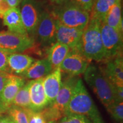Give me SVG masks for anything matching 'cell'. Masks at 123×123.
Masks as SVG:
<instances>
[{
	"label": "cell",
	"instance_id": "cell-4",
	"mask_svg": "<svg viewBox=\"0 0 123 123\" xmlns=\"http://www.w3.org/2000/svg\"><path fill=\"white\" fill-rule=\"evenodd\" d=\"M53 16L66 26L84 30L90 19V13L68 0L58 5Z\"/></svg>",
	"mask_w": 123,
	"mask_h": 123
},
{
	"label": "cell",
	"instance_id": "cell-5",
	"mask_svg": "<svg viewBox=\"0 0 123 123\" xmlns=\"http://www.w3.org/2000/svg\"><path fill=\"white\" fill-rule=\"evenodd\" d=\"M100 34L105 52V59L114 57L122 53L123 33L101 22Z\"/></svg>",
	"mask_w": 123,
	"mask_h": 123
},
{
	"label": "cell",
	"instance_id": "cell-25",
	"mask_svg": "<svg viewBox=\"0 0 123 123\" xmlns=\"http://www.w3.org/2000/svg\"><path fill=\"white\" fill-rule=\"evenodd\" d=\"M57 123H92L90 120L82 115H65Z\"/></svg>",
	"mask_w": 123,
	"mask_h": 123
},
{
	"label": "cell",
	"instance_id": "cell-1",
	"mask_svg": "<svg viewBox=\"0 0 123 123\" xmlns=\"http://www.w3.org/2000/svg\"><path fill=\"white\" fill-rule=\"evenodd\" d=\"M82 115L92 123H105L80 78H78L73 96L64 111V116Z\"/></svg>",
	"mask_w": 123,
	"mask_h": 123
},
{
	"label": "cell",
	"instance_id": "cell-12",
	"mask_svg": "<svg viewBox=\"0 0 123 123\" xmlns=\"http://www.w3.org/2000/svg\"><path fill=\"white\" fill-rule=\"evenodd\" d=\"M55 24L56 42L67 46L70 50L76 49L80 41L83 30L66 26L56 19Z\"/></svg>",
	"mask_w": 123,
	"mask_h": 123
},
{
	"label": "cell",
	"instance_id": "cell-16",
	"mask_svg": "<svg viewBox=\"0 0 123 123\" xmlns=\"http://www.w3.org/2000/svg\"><path fill=\"white\" fill-rule=\"evenodd\" d=\"M35 61L34 58L26 54H10L7 59L9 73L17 76L22 75Z\"/></svg>",
	"mask_w": 123,
	"mask_h": 123
},
{
	"label": "cell",
	"instance_id": "cell-13",
	"mask_svg": "<svg viewBox=\"0 0 123 123\" xmlns=\"http://www.w3.org/2000/svg\"><path fill=\"white\" fill-rule=\"evenodd\" d=\"M25 84V79L24 78L13 74L10 75L0 96V102L5 112L12 105L15 95Z\"/></svg>",
	"mask_w": 123,
	"mask_h": 123
},
{
	"label": "cell",
	"instance_id": "cell-35",
	"mask_svg": "<svg viewBox=\"0 0 123 123\" xmlns=\"http://www.w3.org/2000/svg\"><path fill=\"white\" fill-rule=\"evenodd\" d=\"M0 112H1V113H2V112H5V111L4 110V108H3L2 106V105H1V102H0Z\"/></svg>",
	"mask_w": 123,
	"mask_h": 123
},
{
	"label": "cell",
	"instance_id": "cell-36",
	"mask_svg": "<svg viewBox=\"0 0 123 123\" xmlns=\"http://www.w3.org/2000/svg\"><path fill=\"white\" fill-rule=\"evenodd\" d=\"M4 1V0H0V2H2V1Z\"/></svg>",
	"mask_w": 123,
	"mask_h": 123
},
{
	"label": "cell",
	"instance_id": "cell-31",
	"mask_svg": "<svg viewBox=\"0 0 123 123\" xmlns=\"http://www.w3.org/2000/svg\"><path fill=\"white\" fill-rule=\"evenodd\" d=\"M10 9L5 0L0 2V18H3L5 14Z\"/></svg>",
	"mask_w": 123,
	"mask_h": 123
},
{
	"label": "cell",
	"instance_id": "cell-9",
	"mask_svg": "<svg viewBox=\"0 0 123 123\" xmlns=\"http://www.w3.org/2000/svg\"><path fill=\"white\" fill-rule=\"evenodd\" d=\"M89 64L90 61L78 49H70L60 68L70 76H76L84 74Z\"/></svg>",
	"mask_w": 123,
	"mask_h": 123
},
{
	"label": "cell",
	"instance_id": "cell-29",
	"mask_svg": "<svg viewBox=\"0 0 123 123\" xmlns=\"http://www.w3.org/2000/svg\"><path fill=\"white\" fill-rule=\"evenodd\" d=\"M113 94H114V101L123 102V87L114 86Z\"/></svg>",
	"mask_w": 123,
	"mask_h": 123
},
{
	"label": "cell",
	"instance_id": "cell-26",
	"mask_svg": "<svg viewBox=\"0 0 123 123\" xmlns=\"http://www.w3.org/2000/svg\"><path fill=\"white\" fill-rule=\"evenodd\" d=\"M27 117L28 123H46L41 111L35 112L30 109H25Z\"/></svg>",
	"mask_w": 123,
	"mask_h": 123
},
{
	"label": "cell",
	"instance_id": "cell-20",
	"mask_svg": "<svg viewBox=\"0 0 123 123\" xmlns=\"http://www.w3.org/2000/svg\"><path fill=\"white\" fill-rule=\"evenodd\" d=\"M103 22L112 28L123 33L121 1L117 2L111 8L106 14Z\"/></svg>",
	"mask_w": 123,
	"mask_h": 123
},
{
	"label": "cell",
	"instance_id": "cell-8",
	"mask_svg": "<svg viewBox=\"0 0 123 123\" xmlns=\"http://www.w3.org/2000/svg\"><path fill=\"white\" fill-rule=\"evenodd\" d=\"M99 68L112 85L123 87V61L122 53L104 59Z\"/></svg>",
	"mask_w": 123,
	"mask_h": 123
},
{
	"label": "cell",
	"instance_id": "cell-18",
	"mask_svg": "<svg viewBox=\"0 0 123 123\" xmlns=\"http://www.w3.org/2000/svg\"><path fill=\"white\" fill-rule=\"evenodd\" d=\"M53 69L47 58L36 60L26 71L21 77L24 79L35 80L43 78L50 73Z\"/></svg>",
	"mask_w": 123,
	"mask_h": 123
},
{
	"label": "cell",
	"instance_id": "cell-28",
	"mask_svg": "<svg viewBox=\"0 0 123 123\" xmlns=\"http://www.w3.org/2000/svg\"><path fill=\"white\" fill-rule=\"evenodd\" d=\"M70 1L78 5L81 8L90 13L95 0H70Z\"/></svg>",
	"mask_w": 123,
	"mask_h": 123
},
{
	"label": "cell",
	"instance_id": "cell-37",
	"mask_svg": "<svg viewBox=\"0 0 123 123\" xmlns=\"http://www.w3.org/2000/svg\"><path fill=\"white\" fill-rule=\"evenodd\" d=\"M1 112H0V117H1Z\"/></svg>",
	"mask_w": 123,
	"mask_h": 123
},
{
	"label": "cell",
	"instance_id": "cell-17",
	"mask_svg": "<svg viewBox=\"0 0 123 123\" xmlns=\"http://www.w3.org/2000/svg\"><path fill=\"white\" fill-rule=\"evenodd\" d=\"M3 24L9 31L18 34L29 36L24 26L18 7L10 8L5 14L3 17Z\"/></svg>",
	"mask_w": 123,
	"mask_h": 123
},
{
	"label": "cell",
	"instance_id": "cell-10",
	"mask_svg": "<svg viewBox=\"0 0 123 123\" xmlns=\"http://www.w3.org/2000/svg\"><path fill=\"white\" fill-rule=\"evenodd\" d=\"M56 33L55 19L53 14L43 11L38 22L35 34L42 45L49 46L54 43Z\"/></svg>",
	"mask_w": 123,
	"mask_h": 123
},
{
	"label": "cell",
	"instance_id": "cell-14",
	"mask_svg": "<svg viewBox=\"0 0 123 123\" xmlns=\"http://www.w3.org/2000/svg\"><path fill=\"white\" fill-rule=\"evenodd\" d=\"M43 78H40L29 81L30 110L35 112L41 111L49 105L43 85Z\"/></svg>",
	"mask_w": 123,
	"mask_h": 123
},
{
	"label": "cell",
	"instance_id": "cell-30",
	"mask_svg": "<svg viewBox=\"0 0 123 123\" xmlns=\"http://www.w3.org/2000/svg\"><path fill=\"white\" fill-rule=\"evenodd\" d=\"M11 74L5 71H0V96L2 93L4 86Z\"/></svg>",
	"mask_w": 123,
	"mask_h": 123
},
{
	"label": "cell",
	"instance_id": "cell-15",
	"mask_svg": "<svg viewBox=\"0 0 123 123\" xmlns=\"http://www.w3.org/2000/svg\"><path fill=\"white\" fill-rule=\"evenodd\" d=\"M62 71L58 68L43 78V85L49 105L54 101L62 84Z\"/></svg>",
	"mask_w": 123,
	"mask_h": 123
},
{
	"label": "cell",
	"instance_id": "cell-38",
	"mask_svg": "<svg viewBox=\"0 0 123 123\" xmlns=\"http://www.w3.org/2000/svg\"><path fill=\"white\" fill-rule=\"evenodd\" d=\"M13 123H14V122H13Z\"/></svg>",
	"mask_w": 123,
	"mask_h": 123
},
{
	"label": "cell",
	"instance_id": "cell-6",
	"mask_svg": "<svg viewBox=\"0 0 123 123\" xmlns=\"http://www.w3.org/2000/svg\"><path fill=\"white\" fill-rule=\"evenodd\" d=\"M30 37L7 31L0 32V49L10 53L23 52L33 46Z\"/></svg>",
	"mask_w": 123,
	"mask_h": 123
},
{
	"label": "cell",
	"instance_id": "cell-7",
	"mask_svg": "<svg viewBox=\"0 0 123 123\" xmlns=\"http://www.w3.org/2000/svg\"><path fill=\"white\" fill-rule=\"evenodd\" d=\"M21 18L28 35L35 34L42 10L35 0H24L19 9Z\"/></svg>",
	"mask_w": 123,
	"mask_h": 123
},
{
	"label": "cell",
	"instance_id": "cell-11",
	"mask_svg": "<svg viewBox=\"0 0 123 123\" xmlns=\"http://www.w3.org/2000/svg\"><path fill=\"white\" fill-rule=\"evenodd\" d=\"M78 79L76 76H70L63 81L54 101L49 105L59 111L63 116L64 111L73 96Z\"/></svg>",
	"mask_w": 123,
	"mask_h": 123
},
{
	"label": "cell",
	"instance_id": "cell-33",
	"mask_svg": "<svg viewBox=\"0 0 123 123\" xmlns=\"http://www.w3.org/2000/svg\"><path fill=\"white\" fill-rule=\"evenodd\" d=\"M0 123H13V121L9 116H4L0 118Z\"/></svg>",
	"mask_w": 123,
	"mask_h": 123
},
{
	"label": "cell",
	"instance_id": "cell-27",
	"mask_svg": "<svg viewBox=\"0 0 123 123\" xmlns=\"http://www.w3.org/2000/svg\"><path fill=\"white\" fill-rule=\"evenodd\" d=\"M10 54L12 53L0 49V71H5L9 73L7 59Z\"/></svg>",
	"mask_w": 123,
	"mask_h": 123
},
{
	"label": "cell",
	"instance_id": "cell-19",
	"mask_svg": "<svg viewBox=\"0 0 123 123\" xmlns=\"http://www.w3.org/2000/svg\"><path fill=\"white\" fill-rule=\"evenodd\" d=\"M70 49L67 46L56 42L53 43L48 51L49 62L53 70L60 68L62 63L68 54Z\"/></svg>",
	"mask_w": 123,
	"mask_h": 123
},
{
	"label": "cell",
	"instance_id": "cell-22",
	"mask_svg": "<svg viewBox=\"0 0 123 123\" xmlns=\"http://www.w3.org/2000/svg\"><path fill=\"white\" fill-rule=\"evenodd\" d=\"M29 81L25 84L20 90L14 99L12 105L22 108L24 109H30L31 101L29 92Z\"/></svg>",
	"mask_w": 123,
	"mask_h": 123
},
{
	"label": "cell",
	"instance_id": "cell-24",
	"mask_svg": "<svg viewBox=\"0 0 123 123\" xmlns=\"http://www.w3.org/2000/svg\"><path fill=\"white\" fill-rule=\"evenodd\" d=\"M107 111L111 115L115 121L122 123L123 121V102L113 101L106 107Z\"/></svg>",
	"mask_w": 123,
	"mask_h": 123
},
{
	"label": "cell",
	"instance_id": "cell-2",
	"mask_svg": "<svg viewBox=\"0 0 123 123\" xmlns=\"http://www.w3.org/2000/svg\"><path fill=\"white\" fill-rule=\"evenodd\" d=\"M101 23L98 19L90 18L76 48L90 62H101L105 59L100 34Z\"/></svg>",
	"mask_w": 123,
	"mask_h": 123
},
{
	"label": "cell",
	"instance_id": "cell-3",
	"mask_svg": "<svg viewBox=\"0 0 123 123\" xmlns=\"http://www.w3.org/2000/svg\"><path fill=\"white\" fill-rule=\"evenodd\" d=\"M84 78L105 108L114 101V86L103 74L99 67L95 64H89L84 73Z\"/></svg>",
	"mask_w": 123,
	"mask_h": 123
},
{
	"label": "cell",
	"instance_id": "cell-34",
	"mask_svg": "<svg viewBox=\"0 0 123 123\" xmlns=\"http://www.w3.org/2000/svg\"><path fill=\"white\" fill-rule=\"evenodd\" d=\"M67 1H68V0H50V1L52 4L57 5H60L62 4L63 3Z\"/></svg>",
	"mask_w": 123,
	"mask_h": 123
},
{
	"label": "cell",
	"instance_id": "cell-32",
	"mask_svg": "<svg viewBox=\"0 0 123 123\" xmlns=\"http://www.w3.org/2000/svg\"><path fill=\"white\" fill-rule=\"evenodd\" d=\"M5 1L10 8H15V7H18L22 0H5Z\"/></svg>",
	"mask_w": 123,
	"mask_h": 123
},
{
	"label": "cell",
	"instance_id": "cell-23",
	"mask_svg": "<svg viewBox=\"0 0 123 123\" xmlns=\"http://www.w3.org/2000/svg\"><path fill=\"white\" fill-rule=\"evenodd\" d=\"M6 111L8 116L14 123H28L26 113L22 108L12 105Z\"/></svg>",
	"mask_w": 123,
	"mask_h": 123
},
{
	"label": "cell",
	"instance_id": "cell-21",
	"mask_svg": "<svg viewBox=\"0 0 123 123\" xmlns=\"http://www.w3.org/2000/svg\"><path fill=\"white\" fill-rule=\"evenodd\" d=\"M121 0H95L90 12V18L103 22L104 18L111 8Z\"/></svg>",
	"mask_w": 123,
	"mask_h": 123
}]
</instances>
